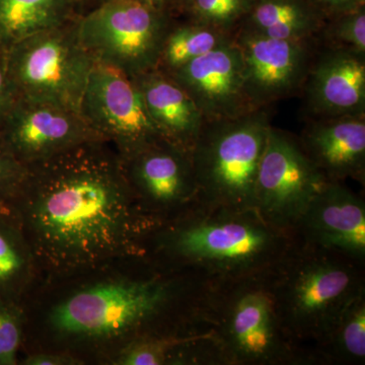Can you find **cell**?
Masks as SVG:
<instances>
[{
  "instance_id": "6da1fadb",
  "label": "cell",
  "mask_w": 365,
  "mask_h": 365,
  "mask_svg": "<svg viewBox=\"0 0 365 365\" xmlns=\"http://www.w3.org/2000/svg\"><path fill=\"white\" fill-rule=\"evenodd\" d=\"M213 285L144 253L43 277L21 304V355L52 351L81 365H113L134 341L210 329Z\"/></svg>"
},
{
  "instance_id": "7a4b0ae2",
  "label": "cell",
  "mask_w": 365,
  "mask_h": 365,
  "mask_svg": "<svg viewBox=\"0 0 365 365\" xmlns=\"http://www.w3.org/2000/svg\"><path fill=\"white\" fill-rule=\"evenodd\" d=\"M43 277L78 272L132 254L153 225L134 200L122 160L93 140L26 165L9 204Z\"/></svg>"
},
{
  "instance_id": "3957f363",
  "label": "cell",
  "mask_w": 365,
  "mask_h": 365,
  "mask_svg": "<svg viewBox=\"0 0 365 365\" xmlns=\"http://www.w3.org/2000/svg\"><path fill=\"white\" fill-rule=\"evenodd\" d=\"M294 245V235L269 225L255 209L199 204L173 220L153 223L140 248L162 265L215 284L275 270Z\"/></svg>"
},
{
  "instance_id": "277c9868",
  "label": "cell",
  "mask_w": 365,
  "mask_h": 365,
  "mask_svg": "<svg viewBox=\"0 0 365 365\" xmlns=\"http://www.w3.org/2000/svg\"><path fill=\"white\" fill-rule=\"evenodd\" d=\"M364 292L365 263L297 240L274 272L281 324L302 347L319 345L345 307Z\"/></svg>"
},
{
  "instance_id": "5b68a950",
  "label": "cell",
  "mask_w": 365,
  "mask_h": 365,
  "mask_svg": "<svg viewBox=\"0 0 365 365\" xmlns=\"http://www.w3.org/2000/svg\"><path fill=\"white\" fill-rule=\"evenodd\" d=\"M275 270L213 285L209 323L227 365H319L313 348L297 344L283 329Z\"/></svg>"
},
{
  "instance_id": "8992f818",
  "label": "cell",
  "mask_w": 365,
  "mask_h": 365,
  "mask_svg": "<svg viewBox=\"0 0 365 365\" xmlns=\"http://www.w3.org/2000/svg\"><path fill=\"white\" fill-rule=\"evenodd\" d=\"M271 126L264 109L204 122L191 150L201 205L255 209L257 178Z\"/></svg>"
},
{
  "instance_id": "52a82bcc",
  "label": "cell",
  "mask_w": 365,
  "mask_h": 365,
  "mask_svg": "<svg viewBox=\"0 0 365 365\" xmlns=\"http://www.w3.org/2000/svg\"><path fill=\"white\" fill-rule=\"evenodd\" d=\"M76 21L34 34L6 50L16 98L78 112L95 60L79 40Z\"/></svg>"
},
{
  "instance_id": "ba28073f",
  "label": "cell",
  "mask_w": 365,
  "mask_h": 365,
  "mask_svg": "<svg viewBox=\"0 0 365 365\" xmlns=\"http://www.w3.org/2000/svg\"><path fill=\"white\" fill-rule=\"evenodd\" d=\"M173 14L138 0H107L76 21L79 40L96 63L133 76L158 67Z\"/></svg>"
},
{
  "instance_id": "9c48e42d",
  "label": "cell",
  "mask_w": 365,
  "mask_h": 365,
  "mask_svg": "<svg viewBox=\"0 0 365 365\" xmlns=\"http://www.w3.org/2000/svg\"><path fill=\"white\" fill-rule=\"evenodd\" d=\"M327 182L299 139L270 127L257 178L254 205L266 222L294 235L300 217Z\"/></svg>"
},
{
  "instance_id": "30bf717a",
  "label": "cell",
  "mask_w": 365,
  "mask_h": 365,
  "mask_svg": "<svg viewBox=\"0 0 365 365\" xmlns=\"http://www.w3.org/2000/svg\"><path fill=\"white\" fill-rule=\"evenodd\" d=\"M78 112L121 160L163 139L133 78L110 66L95 62Z\"/></svg>"
},
{
  "instance_id": "8fae6325",
  "label": "cell",
  "mask_w": 365,
  "mask_h": 365,
  "mask_svg": "<svg viewBox=\"0 0 365 365\" xmlns=\"http://www.w3.org/2000/svg\"><path fill=\"white\" fill-rule=\"evenodd\" d=\"M121 160L132 196L151 223L173 220L200 204L190 151L160 139Z\"/></svg>"
},
{
  "instance_id": "7c38bea8",
  "label": "cell",
  "mask_w": 365,
  "mask_h": 365,
  "mask_svg": "<svg viewBox=\"0 0 365 365\" xmlns=\"http://www.w3.org/2000/svg\"><path fill=\"white\" fill-rule=\"evenodd\" d=\"M0 132L25 165L93 140H103L79 112L48 103L16 98L0 122Z\"/></svg>"
},
{
  "instance_id": "4fadbf2b",
  "label": "cell",
  "mask_w": 365,
  "mask_h": 365,
  "mask_svg": "<svg viewBox=\"0 0 365 365\" xmlns=\"http://www.w3.org/2000/svg\"><path fill=\"white\" fill-rule=\"evenodd\" d=\"M234 39L244 61L245 91L255 110L302 88L314 60L312 40L274 39L244 30Z\"/></svg>"
},
{
  "instance_id": "5bb4252c",
  "label": "cell",
  "mask_w": 365,
  "mask_h": 365,
  "mask_svg": "<svg viewBox=\"0 0 365 365\" xmlns=\"http://www.w3.org/2000/svg\"><path fill=\"white\" fill-rule=\"evenodd\" d=\"M167 74L188 93L205 121L255 111L245 91L244 61L235 39Z\"/></svg>"
},
{
  "instance_id": "9a60e30c",
  "label": "cell",
  "mask_w": 365,
  "mask_h": 365,
  "mask_svg": "<svg viewBox=\"0 0 365 365\" xmlns=\"http://www.w3.org/2000/svg\"><path fill=\"white\" fill-rule=\"evenodd\" d=\"M302 245L365 263V201L343 182H327L294 228Z\"/></svg>"
},
{
  "instance_id": "2e32d148",
  "label": "cell",
  "mask_w": 365,
  "mask_h": 365,
  "mask_svg": "<svg viewBox=\"0 0 365 365\" xmlns=\"http://www.w3.org/2000/svg\"><path fill=\"white\" fill-rule=\"evenodd\" d=\"M314 117L365 116V56L327 48L314 58L304 86Z\"/></svg>"
},
{
  "instance_id": "e0dca14e",
  "label": "cell",
  "mask_w": 365,
  "mask_h": 365,
  "mask_svg": "<svg viewBox=\"0 0 365 365\" xmlns=\"http://www.w3.org/2000/svg\"><path fill=\"white\" fill-rule=\"evenodd\" d=\"M299 141L329 182L353 179L364 184V116L313 119Z\"/></svg>"
},
{
  "instance_id": "ac0fdd59",
  "label": "cell",
  "mask_w": 365,
  "mask_h": 365,
  "mask_svg": "<svg viewBox=\"0 0 365 365\" xmlns=\"http://www.w3.org/2000/svg\"><path fill=\"white\" fill-rule=\"evenodd\" d=\"M132 78L163 138L191 153L205 122L194 101L169 74L160 69Z\"/></svg>"
},
{
  "instance_id": "d6986e66",
  "label": "cell",
  "mask_w": 365,
  "mask_h": 365,
  "mask_svg": "<svg viewBox=\"0 0 365 365\" xmlns=\"http://www.w3.org/2000/svg\"><path fill=\"white\" fill-rule=\"evenodd\" d=\"M113 365H227L212 328L182 335L138 339Z\"/></svg>"
},
{
  "instance_id": "ffe728a7",
  "label": "cell",
  "mask_w": 365,
  "mask_h": 365,
  "mask_svg": "<svg viewBox=\"0 0 365 365\" xmlns=\"http://www.w3.org/2000/svg\"><path fill=\"white\" fill-rule=\"evenodd\" d=\"M42 278L18 218L0 208V302L23 304Z\"/></svg>"
},
{
  "instance_id": "44dd1931",
  "label": "cell",
  "mask_w": 365,
  "mask_h": 365,
  "mask_svg": "<svg viewBox=\"0 0 365 365\" xmlns=\"http://www.w3.org/2000/svg\"><path fill=\"white\" fill-rule=\"evenodd\" d=\"M325 20L311 0H255L241 30L289 41H309Z\"/></svg>"
},
{
  "instance_id": "7402d4cb",
  "label": "cell",
  "mask_w": 365,
  "mask_h": 365,
  "mask_svg": "<svg viewBox=\"0 0 365 365\" xmlns=\"http://www.w3.org/2000/svg\"><path fill=\"white\" fill-rule=\"evenodd\" d=\"M76 0H0V47L78 20Z\"/></svg>"
},
{
  "instance_id": "603a6c76",
  "label": "cell",
  "mask_w": 365,
  "mask_h": 365,
  "mask_svg": "<svg viewBox=\"0 0 365 365\" xmlns=\"http://www.w3.org/2000/svg\"><path fill=\"white\" fill-rule=\"evenodd\" d=\"M313 350L319 365L365 364V292L345 307Z\"/></svg>"
},
{
  "instance_id": "cb8c5ba5",
  "label": "cell",
  "mask_w": 365,
  "mask_h": 365,
  "mask_svg": "<svg viewBox=\"0 0 365 365\" xmlns=\"http://www.w3.org/2000/svg\"><path fill=\"white\" fill-rule=\"evenodd\" d=\"M234 39L232 34L190 21L170 26L163 43L158 69L170 73Z\"/></svg>"
},
{
  "instance_id": "d4e9b609",
  "label": "cell",
  "mask_w": 365,
  "mask_h": 365,
  "mask_svg": "<svg viewBox=\"0 0 365 365\" xmlns=\"http://www.w3.org/2000/svg\"><path fill=\"white\" fill-rule=\"evenodd\" d=\"M255 0H190L182 9L190 21L232 34L244 21Z\"/></svg>"
},
{
  "instance_id": "484cf974",
  "label": "cell",
  "mask_w": 365,
  "mask_h": 365,
  "mask_svg": "<svg viewBox=\"0 0 365 365\" xmlns=\"http://www.w3.org/2000/svg\"><path fill=\"white\" fill-rule=\"evenodd\" d=\"M318 36L328 47L365 56V6L325 21Z\"/></svg>"
},
{
  "instance_id": "4316f807",
  "label": "cell",
  "mask_w": 365,
  "mask_h": 365,
  "mask_svg": "<svg viewBox=\"0 0 365 365\" xmlns=\"http://www.w3.org/2000/svg\"><path fill=\"white\" fill-rule=\"evenodd\" d=\"M25 331L21 304L0 302V365H18Z\"/></svg>"
},
{
  "instance_id": "83f0119b",
  "label": "cell",
  "mask_w": 365,
  "mask_h": 365,
  "mask_svg": "<svg viewBox=\"0 0 365 365\" xmlns=\"http://www.w3.org/2000/svg\"><path fill=\"white\" fill-rule=\"evenodd\" d=\"M26 165L21 163L7 145L0 132V208H7L21 188Z\"/></svg>"
},
{
  "instance_id": "f1b7e54d",
  "label": "cell",
  "mask_w": 365,
  "mask_h": 365,
  "mask_svg": "<svg viewBox=\"0 0 365 365\" xmlns=\"http://www.w3.org/2000/svg\"><path fill=\"white\" fill-rule=\"evenodd\" d=\"M13 86L7 73L6 50L0 47V122L16 102Z\"/></svg>"
},
{
  "instance_id": "f546056e",
  "label": "cell",
  "mask_w": 365,
  "mask_h": 365,
  "mask_svg": "<svg viewBox=\"0 0 365 365\" xmlns=\"http://www.w3.org/2000/svg\"><path fill=\"white\" fill-rule=\"evenodd\" d=\"M311 1L325 21L365 6V0H311Z\"/></svg>"
},
{
  "instance_id": "4dcf8cb0",
  "label": "cell",
  "mask_w": 365,
  "mask_h": 365,
  "mask_svg": "<svg viewBox=\"0 0 365 365\" xmlns=\"http://www.w3.org/2000/svg\"><path fill=\"white\" fill-rule=\"evenodd\" d=\"M20 365H81V362L71 355L64 353L41 351L21 355Z\"/></svg>"
},
{
  "instance_id": "1f68e13d",
  "label": "cell",
  "mask_w": 365,
  "mask_h": 365,
  "mask_svg": "<svg viewBox=\"0 0 365 365\" xmlns=\"http://www.w3.org/2000/svg\"><path fill=\"white\" fill-rule=\"evenodd\" d=\"M138 1L155 7L160 11H170L173 14V0H138Z\"/></svg>"
},
{
  "instance_id": "d6a6232c",
  "label": "cell",
  "mask_w": 365,
  "mask_h": 365,
  "mask_svg": "<svg viewBox=\"0 0 365 365\" xmlns=\"http://www.w3.org/2000/svg\"><path fill=\"white\" fill-rule=\"evenodd\" d=\"M105 1H107V0H76L79 11H81V16Z\"/></svg>"
},
{
  "instance_id": "836d02e7",
  "label": "cell",
  "mask_w": 365,
  "mask_h": 365,
  "mask_svg": "<svg viewBox=\"0 0 365 365\" xmlns=\"http://www.w3.org/2000/svg\"><path fill=\"white\" fill-rule=\"evenodd\" d=\"M189 1L190 0H173V11L175 9L182 11V9L189 4Z\"/></svg>"
}]
</instances>
